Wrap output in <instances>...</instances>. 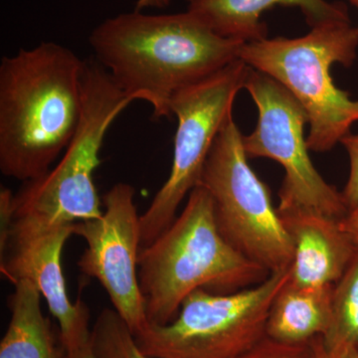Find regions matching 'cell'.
Segmentation results:
<instances>
[{
  "mask_svg": "<svg viewBox=\"0 0 358 358\" xmlns=\"http://www.w3.org/2000/svg\"><path fill=\"white\" fill-rule=\"evenodd\" d=\"M280 215L294 245L289 281L306 287L336 284L358 252L341 220L308 212Z\"/></svg>",
  "mask_w": 358,
  "mask_h": 358,
  "instance_id": "obj_12",
  "label": "cell"
},
{
  "mask_svg": "<svg viewBox=\"0 0 358 358\" xmlns=\"http://www.w3.org/2000/svg\"><path fill=\"white\" fill-rule=\"evenodd\" d=\"M75 224L46 225L15 219L8 244L0 254L1 274L13 284L31 282L57 320L65 355L92 343L90 310L84 301L73 303L68 296L62 268V252L74 235Z\"/></svg>",
  "mask_w": 358,
  "mask_h": 358,
  "instance_id": "obj_11",
  "label": "cell"
},
{
  "mask_svg": "<svg viewBox=\"0 0 358 358\" xmlns=\"http://www.w3.org/2000/svg\"><path fill=\"white\" fill-rule=\"evenodd\" d=\"M92 343L98 358H152L141 350L121 315L110 308L99 315L92 329Z\"/></svg>",
  "mask_w": 358,
  "mask_h": 358,
  "instance_id": "obj_17",
  "label": "cell"
},
{
  "mask_svg": "<svg viewBox=\"0 0 358 358\" xmlns=\"http://www.w3.org/2000/svg\"><path fill=\"white\" fill-rule=\"evenodd\" d=\"M14 220V194L8 188L2 187L0 190V254L3 253L8 244Z\"/></svg>",
  "mask_w": 358,
  "mask_h": 358,
  "instance_id": "obj_20",
  "label": "cell"
},
{
  "mask_svg": "<svg viewBox=\"0 0 358 358\" xmlns=\"http://www.w3.org/2000/svg\"><path fill=\"white\" fill-rule=\"evenodd\" d=\"M333 293L334 285L306 287L287 282L271 307L268 338L291 345L324 338L331 326Z\"/></svg>",
  "mask_w": 358,
  "mask_h": 358,
  "instance_id": "obj_14",
  "label": "cell"
},
{
  "mask_svg": "<svg viewBox=\"0 0 358 358\" xmlns=\"http://www.w3.org/2000/svg\"><path fill=\"white\" fill-rule=\"evenodd\" d=\"M241 358H313L310 343L291 345L266 336Z\"/></svg>",
  "mask_w": 358,
  "mask_h": 358,
  "instance_id": "obj_18",
  "label": "cell"
},
{
  "mask_svg": "<svg viewBox=\"0 0 358 358\" xmlns=\"http://www.w3.org/2000/svg\"><path fill=\"white\" fill-rule=\"evenodd\" d=\"M350 160V173L343 195L348 209L358 204V134H348L341 141Z\"/></svg>",
  "mask_w": 358,
  "mask_h": 358,
  "instance_id": "obj_19",
  "label": "cell"
},
{
  "mask_svg": "<svg viewBox=\"0 0 358 358\" xmlns=\"http://www.w3.org/2000/svg\"><path fill=\"white\" fill-rule=\"evenodd\" d=\"M134 195L133 186L117 183L103 195L105 210L100 218L74 225V235L87 243L78 261L80 271L102 285L134 336L150 324L138 285L141 215Z\"/></svg>",
  "mask_w": 358,
  "mask_h": 358,
  "instance_id": "obj_10",
  "label": "cell"
},
{
  "mask_svg": "<svg viewBox=\"0 0 358 358\" xmlns=\"http://www.w3.org/2000/svg\"><path fill=\"white\" fill-rule=\"evenodd\" d=\"M277 6L298 7L310 28L350 21L343 2L327 0H188L187 13L219 36L247 43L268 38L262 15Z\"/></svg>",
  "mask_w": 358,
  "mask_h": 358,
  "instance_id": "obj_13",
  "label": "cell"
},
{
  "mask_svg": "<svg viewBox=\"0 0 358 358\" xmlns=\"http://www.w3.org/2000/svg\"><path fill=\"white\" fill-rule=\"evenodd\" d=\"M89 42L113 81L131 100L150 103L155 120L171 115L174 94L240 59L245 43L219 36L187 11L136 10L103 21Z\"/></svg>",
  "mask_w": 358,
  "mask_h": 358,
  "instance_id": "obj_1",
  "label": "cell"
},
{
  "mask_svg": "<svg viewBox=\"0 0 358 358\" xmlns=\"http://www.w3.org/2000/svg\"><path fill=\"white\" fill-rule=\"evenodd\" d=\"M345 358H358V348H353L345 352Z\"/></svg>",
  "mask_w": 358,
  "mask_h": 358,
  "instance_id": "obj_25",
  "label": "cell"
},
{
  "mask_svg": "<svg viewBox=\"0 0 358 358\" xmlns=\"http://www.w3.org/2000/svg\"><path fill=\"white\" fill-rule=\"evenodd\" d=\"M8 298L10 322L0 343V358L61 357L50 322L41 310V294L29 281L14 284Z\"/></svg>",
  "mask_w": 358,
  "mask_h": 358,
  "instance_id": "obj_15",
  "label": "cell"
},
{
  "mask_svg": "<svg viewBox=\"0 0 358 358\" xmlns=\"http://www.w3.org/2000/svg\"><path fill=\"white\" fill-rule=\"evenodd\" d=\"M64 358H98L96 357L95 352H94L93 343H89L81 350L72 353H67L65 355Z\"/></svg>",
  "mask_w": 358,
  "mask_h": 358,
  "instance_id": "obj_24",
  "label": "cell"
},
{
  "mask_svg": "<svg viewBox=\"0 0 358 358\" xmlns=\"http://www.w3.org/2000/svg\"><path fill=\"white\" fill-rule=\"evenodd\" d=\"M289 278V268L235 293L197 289L173 322L148 324L134 338L152 358H241L267 336L271 307Z\"/></svg>",
  "mask_w": 358,
  "mask_h": 358,
  "instance_id": "obj_6",
  "label": "cell"
},
{
  "mask_svg": "<svg viewBox=\"0 0 358 358\" xmlns=\"http://www.w3.org/2000/svg\"><path fill=\"white\" fill-rule=\"evenodd\" d=\"M250 67L241 59L206 79L174 94L169 110L178 119L169 178L141 215V248L152 243L176 220L179 205L200 185L205 162L233 105L243 89Z\"/></svg>",
  "mask_w": 358,
  "mask_h": 358,
  "instance_id": "obj_9",
  "label": "cell"
},
{
  "mask_svg": "<svg viewBox=\"0 0 358 358\" xmlns=\"http://www.w3.org/2000/svg\"><path fill=\"white\" fill-rule=\"evenodd\" d=\"M357 48V26L352 21H338L313 27L298 38L247 42L239 57L296 96L308 117V148L326 152L350 134L358 122V101L338 89L331 76L336 63L345 67L353 64Z\"/></svg>",
  "mask_w": 358,
  "mask_h": 358,
  "instance_id": "obj_4",
  "label": "cell"
},
{
  "mask_svg": "<svg viewBox=\"0 0 358 358\" xmlns=\"http://www.w3.org/2000/svg\"><path fill=\"white\" fill-rule=\"evenodd\" d=\"M341 224H343V229L358 245V204L348 211V215L341 220Z\"/></svg>",
  "mask_w": 358,
  "mask_h": 358,
  "instance_id": "obj_22",
  "label": "cell"
},
{
  "mask_svg": "<svg viewBox=\"0 0 358 358\" xmlns=\"http://www.w3.org/2000/svg\"><path fill=\"white\" fill-rule=\"evenodd\" d=\"M171 0H138L136 10L141 11L145 8H164L169 6Z\"/></svg>",
  "mask_w": 358,
  "mask_h": 358,
  "instance_id": "obj_23",
  "label": "cell"
},
{
  "mask_svg": "<svg viewBox=\"0 0 358 358\" xmlns=\"http://www.w3.org/2000/svg\"><path fill=\"white\" fill-rule=\"evenodd\" d=\"M134 102L98 61H85L81 121L60 162L14 194L15 219L67 225L103 215L94 180L108 129Z\"/></svg>",
  "mask_w": 358,
  "mask_h": 358,
  "instance_id": "obj_5",
  "label": "cell"
},
{
  "mask_svg": "<svg viewBox=\"0 0 358 358\" xmlns=\"http://www.w3.org/2000/svg\"><path fill=\"white\" fill-rule=\"evenodd\" d=\"M85 61L42 42L0 63V171L23 183L43 176L65 152L83 112Z\"/></svg>",
  "mask_w": 358,
  "mask_h": 358,
  "instance_id": "obj_2",
  "label": "cell"
},
{
  "mask_svg": "<svg viewBox=\"0 0 358 358\" xmlns=\"http://www.w3.org/2000/svg\"><path fill=\"white\" fill-rule=\"evenodd\" d=\"M199 185L210 194L218 229L234 248L270 274L291 268L293 241L270 188L250 166L233 117L214 141Z\"/></svg>",
  "mask_w": 358,
  "mask_h": 358,
  "instance_id": "obj_7",
  "label": "cell"
},
{
  "mask_svg": "<svg viewBox=\"0 0 358 358\" xmlns=\"http://www.w3.org/2000/svg\"><path fill=\"white\" fill-rule=\"evenodd\" d=\"M310 343V348H312L313 358H345V352L348 350L345 348H338V346H334V348L327 346L324 345L322 336L312 339Z\"/></svg>",
  "mask_w": 358,
  "mask_h": 358,
  "instance_id": "obj_21",
  "label": "cell"
},
{
  "mask_svg": "<svg viewBox=\"0 0 358 358\" xmlns=\"http://www.w3.org/2000/svg\"><path fill=\"white\" fill-rule=\"evenodd\" d=\"M270 273L222 236L213 200L199 185L180 215L141 250L138 285L150 324L166 326L197 289L231 294L260 284Z\"/></svg>",
  "mask_w": 358,
  "mask_h": 358,
  "instance_id": "obj_3",
  "label": "cell"
},
{
  "mask_svg": "<svg viewBox=\"0 0 358 358\" xmlns=\"http://www.w3.org/2000/svg\"><path fill=\"white\" fill-rule=\"evenodd\" d=\"M350 2L353 4V6H357L358 8V0H350Z\"/></svg>",
  "mask_w": 358,
  "mask_h": 358,
  "instance_id": "obj_26",
  "label": "cell"
},
{
  "mask_svg": "<svg viewBox=\"0 0 358 358\" xmlns=\"http://www.w3.org/2000/svg\"><path fill=\"white\" fill-rule=\"evenodd\" d=\"M322 341L329 348H358V252L334 285L331 326Z\"/></svg>",
  "mask_w": 358,
  "mask_h": 358,
  "instance_id": "obj_16",
  "label": "cell"
},
{
  "mask_svg": "<svg viewBox=\"0 0 358 358\" xmlns=\"http://www.w3.org/2000/svg\"><path fill=\"white\" fill-rule=\"evenodd\" d=\"M244 88L258 109L255 129L243 136L247 157L275 160L285 171L279 213L308 212L343 220L350 211L343 192L324 180L308 155L305 108L282 84L251 67Z\"/></svg>",
  "mask_w": 358,
  "mask_h": 358,
  "instance_id": "obj_8",
  "label": "cell"
}]
</instances>
